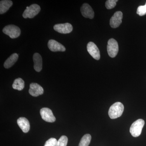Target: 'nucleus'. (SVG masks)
<instances>
[{
    "label": "nucleus",
    "instance_id": "nucleus-14",
    "mask_svg": "<svg viewBox=\"0 0 146 146\" xmlns=\"http://www.w3.org/2000/svg\"><path fill=\"white\" fill-rule=\"evenodd\" d=\"M34 68L37 72H40L42 69V56L38 53H35L33 56Z\"/></svg>",
    "mask_w": 146,
    "mask_h": 146
},
{
    "label": "nucleus",
    "instance_id": "nucleus-7",
    "mask_svg": "<svg viewBox=\"0 0 146 146\" xmlns=\"http://www.w3.org/2000/svg\"><path fill=\"white\" fill-rule=\"evenodd\" d=\"M123 19V13L121 11H117L114 13L110 18V25L112 28H117L122 23Z\"/></svg>",
    "mask_w": 146,
    "mask_h": 146
},
{
    "label": "nucleus",
    "instance_id": "nucleus-5",
    "mask_svg": "<svg viewBox=\"0 0 146 146\" xmlns=\"http://www.w3.org/2000/svg\"><path fill=\"white\" fill-rule=\"evenodd\" d=\"M107 52L108 55L111 58L116 57L119 52L118 42L113 38L110 39L108 42Z\"/></svg>",
    "mask_w": 146,
    "mask_h": 146
},
{
    "label": "nucleus",
    "instance_id": "nucleus-21",
    "mask_svg": "<svg viewBox=\"0 0 146 146\" xmlns=\"http://www.w3.org/2000/svg\"><path fill=\"white\" fill-rule=\"evenodd\" d=\"M136 13L140 16H143L146 14V3L145 5L140 6L137 9Z\"/></svg>",
    "mask_w": 146,
    "mask_h": 146
},
{
    "label": "nucleus",
    "instance_id": "nucleus-6",
    "mask_svg": "<svg viewBox=\"0 0 146 146\" xmlns=\"http://www.w3.org/2000/svg\"><path fill=\"white\" fill-rule=\"evenodd\" d=\"M40 115L43 120L47 122H54L56 118L53 114L52 111L47 108H44L40 110Z\"/></svg>",
    "mask_w": 146,
    "mask_h": 146
},
{
    "label": "nucleus",
    "instance_id": "nucleus-11",
    "mask_svg": "<svg viewBox=\"0 0 146 146\" xmlns=\"http://www.w3.org/2000/svg\"><path fill=\"white\" fill-rule=\"evenodd\" d=\"M48 47L52 52H64L66 49L65 47L59 42L53 39H51L48 42Z\"/></svg>",
    "mask_w": 146,
    "mask_h": 146
},
{
    "label": "nucleus",
    "instance_id": "nucleus-8",
    "mask_svg": "<svg viewBox=\"0 0 146 146\" xmlns=\"http://www.w3.org/2000/svg\"><path fill=\"white\" fill-rule=\"evenodd\" d=\"M54 29L55 31L62 34H68L73 30V27L69 23L64 24H56L54 26Z\"/></svg>",
    "mask_w": 146,
    "mask_h": 146
},
{
    "label": "nucleus",
    "instance_id": "nucleus-13",
    "mask_svg": "<svg viewBox=\"0 0 146 146\" xmlns=\"http://www.w3.org/2000/svg\"><path fill=\"white\" fill-rule=\"evenodd\" d=\"M18 123L19 127L24 133H27L29 132L30 128L29 122L27 118L25 117H20L17 120Z\"/></svg>",
    "mask_w": 146,
    "mask_h": 146
},
{
    "label": "nucleus",
    "instance_id": "nucleus-3",
    "mask_svg": "<svg viewBox=\"0 0 146 146\" xmlns=\"http://www.w3.org/2000/svg\"><path fill=\"white\" fill-rule=\"evenodd\" d=\"M4 33L8 35L11 39L16 38L20 36L21 31L18 27L14 25H8L3 29Z\"/></svg>",
    "mask_w": 146,
    "mask_h": 146
},
{
    "label": "nucleus",
    "instance_id": "nucleus-2",
    "mask_svg": "<svg viewBox=\"0 0 146 146\" xmlns=\"http://www.w3.org/2000/svg\"><path fill=\"white\" fill-rule=\"evenodd\" d=\"M145 123L144 120L142 119H139L132 124L131 126L129 131L133 137H137L141 135Z\"/></svg>",
    "mask_w": 146,
    "mask_h": 146
},
{
    "label": "nucleus",
    "instance_id": "nucleus-15",
    "mask_svg": "<svg viewBox=\"0 0 146 146\" xmlns=\"http://www.w3.org/2000/svg\"><path fill=\"white\" fill-rule=\"evenodd\" d=\"M18 58V55L17 53H13L6 60L4 66L6 69L10 68L17 61Z\"/></svg>",
    "mask_w": 146,
    "mask_h": 146
},
{
    "label": "nucleus",
    "instance_id": "nucleus-4",
    "mask_svg": "<svg viewBox=\"0 0 146 146\" xmlns=\"http://www.w3.org/2000/svg\"><path fill=\"white\" fill-rule=\"evenodd\" d=\"M41 8L37 4H32L29 7H27L26 9L23 13V16L25 18H32L40 12Z\"/></svg>",
    "mask_w": 146,
    "mask_h": 146
},
{
    "label": "nucleus",
    "instance_id": "nucleus-16",
    "mask_svg": "<svg viewBox=\"0 0 146 146\" xmlns=\"http://www.w3.org/2000/svg\"><path fill=\"white\" fill-rule=\"evenodd\" d=\"M13 3L9 0H3L0 2V14L5 13L12 6Z\"/></svg>",
    "mask_w": 146,
    "mask_h": 146
},
{
    "label": "nucleus",
    "instance_id": "nucleus-18",
    "mask_svg": "<svg viewBox=\"0 0 146 146\" xmlns=\"http://www.w3.org/2000/svg\"><path fill=\"white\" fill-rule=\"evenodd\" d=\"M91 139V135L86 134L81 138L78 146H89Z\"/></svg>",
    "mask_w": 146,
    "mask_h": 146
},
{
    "label": "nucleus",
    "instance_id": "nucleus-9",
    "mask_svg": "<svg viewBox=\"0 0 146 146\" xmlns=\"http://www.w3.org/2000/svg\"><path fill=\"white\" fill-rule=\"evenodd\" d=\"M87 50L89 54L94 59L99 60L100 58V50L94 42H89L87 45Z\"/></svg>",
    "mask_w": 146,
    "mask_h": 146
},
{
    "label": "nucleus",
    "instance_id": "nucleus-20",
    "mask_svg": "<svg viewBox=\"0 0 146 146\" xmlns=\"http://www.w3.org/2000/svg\"><path fill=\"white\" fill-rule=\"evenodd\" d=\"M118 1V0H108L106 2V7L108 9H112L116 6Z\"/></svg>",
    "mask_w": 146,
    "mask_h": 146
},
{
    "label": "nucleus",
    "instance_id": "nucleus-12",
    "mask_svg": "<svg viewBox=\"0 0 146 146\" xmlns=\"http://www.w3.org/2000/svg\"><path fill=\"white\" fill-rule=\"evenodd\" d=\"M82 14L86 18L93 19L94 17V12L91 6L88 4L84 3L80 8Z\"/></svg>",
    "mask_w": 146,
    "mask_h": 146
},
{
    "label": "nucleus",
    "instance_id": "nucleus-10",
    "mask_svg": "<svg viewBox=\"0 0 146 146\" xmlns=\"http://www.w3.org/2000/svg\"><path fill=\"white\" fill-rule=\"evenodd\" d=\"M29 92L32 96L37 97L44 94V90L38 84L32 83L30 85Z\"/></svg>",
    "mask_w": 146,
    "mask_h": 146
},
{
    "label": "nucleus",
    "instance_id": "nucleus-19",
    "mask_svg": "<svg viewBox=\"0 0 146 146\" xmlns=\"http://www.w3.org/2000/svg\"><path fill=\"white\" fill-rule=\"evenodd\" d=\"M68 142V137L66 136H62L57 141L56 146H67Z\"/></svg>",
    "mask_w": 146,
    "mask_h": 146
},
{
    "label": "nucleus",
    "instance_id": "nucleus-1",
    "mask_svg": "<svg viewBox=\"0 0 146 146\" xmlns=\"http://www.w3.org/2000/svg\"><path fill=\"white\" fill-rule=\"evenodd\" d=\"M124 109V107L121 103L120 102L115 103L110 108L108 111L110 117L111 119L119 117L122 115Z\"/></svg>",
    "mask_w": 146,
    "mask_h": 146
},
{
    "label": "nucleus",
    "instance_id": "nucleus-17",
    "mask_svg": "<svg viewBox=\"0 0 146 146\" xmlns=\"http://www.w3.org/2000/svg\"><path fill=\"white\" fill-rule=\"evenodd\" d=\"M25 85L24 80L21 78H18L16 79L13 82L12 87L13 89L18 91H22L25 88Z\"/></svg>",
    "mask_w": 146,
    "mask_h": 146
},
{
    "label": "nucleus",
    "instance_id": "nucleus-22",
    "mask_svg": "<svg viewBox=\"0 0 146 146\" xmlns=\"http://www.w3.org/2000/svg\"><path fill=\"white\" fill-rule=\"evenodd\" d=\"M57 141L55 138H50L45 143L44 146H56Z\"/></svg>",
    "mask_w": 146,
    "mask_h": 146
}]
</instances>
